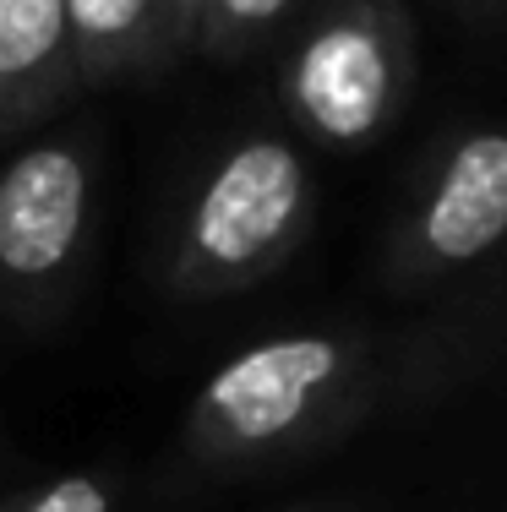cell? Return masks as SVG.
I'll return each mask as SVG.
<instances>
[{
	"label": "cell",
	"mask_w": 507,
	"mask_h": 512,
	"mask_svg": "<svg viewBox=\"0 0 507 512\" xmlns=\"http://www.w3.org/2000/svg\"><path fill=\"white\" fill-rule=\"evenodd\" d=\"M159 17H164L169 55H180L186 44H197V17H202V0H159Z\"/></svg>",
	"instance_id": "cell-10"
},
{
	"label": "cell",
	"mask_w": 507,
	"mask_h": 512,
	"mask_svg": "<svg viewBox=\"0 0 507 512\" xmlns=\"http://www.w3.org/2000/svg\"><path fill=\"white\" fill-rule=\"evenodd\" d=\"M77 88L66 0H0V142L60 115Z\"/></svg>",
	"instance_id": "cell-6"
},
{
	"label": "cell",
	"mask_w": 507,
	"mask_h": 512,
	"mask_svg": "<svg viewBox=\"0 0 507 512\" xmlns=\"http://www.w3.org/2000/svg\"><path fill=\"white\" fill-rule=\"evenodd\" d=\"M415 33L398 0H338L300 39L284 71L295 120L328 148L371 142L409 99Z\"/></svg>",
	"instance_id": "cell-2"
},
{
	"label": "cell",
	"mask_w": 507,
	"mask_h": 512,
	"mask_svg": "<svg viewBox=\"0 0 507 512\" xmlns=\"http://www.w3.org/2000/svg\"><path fill=\"white\" fill-rule=\"evenodd\" d=\"M349 371V344L333 333L262 338L208 376L191 409V447L202 458H257L300 436Z\"/></svg>",
	"instance_id": "cell-3"
},
{
	"label": "cell",
	"mask_w": 507,
	"mask_h": 512,
	"mask_svg": "<svg viewBox=\"0 0 507 512\" xmlns=\"http://www.w3.org/2000/svg\"><path fill=\"white\" fill-rule=\"evenodd\" d=\"M507 240V131H475L448 153L409 229V267H464Z\"/></svg>",
	"instance_id": "cell-5"
},
{
	"label": "cell",
	"mask_w": 507,
	"mask_h": 512,
	"mask_svg": "<svg viewBox=\"0 0 507 512\" xmlns=\"http://www.w3.org/2000/svg\"><path fill=\"white\" fill-rule=\"evenodd\" d=\"M93 169L77 142H33L0 169V295L44 306L88 240Z\"/></svg>",
	"instance_id": "cell-4"
},
{
	"label": "cell",
	"mask_w": 507,
	"mask_h": 512,
	"mask_svg": "<svg viewBox=\"0 0 507 512\" xmlns=\"http://www.w3.org/2000/svg\"><path fill=\"white\" fill-rule=\"evenodd\" d=\"M66 33L82 88L169 60L159 0H66Z\"/></svg>",
	"instance_id": "cell-7"
},
{
	"label": "cell",
	"mask_w": 507,
	"mask_h": 512,
	"mask_svg": "<svg viewBox=\"0 0 507 512\" xmlns=\"http://www.w3.org/2000/svg\"><path fill=\"white\" fill-rule=\"evenodd\" d=\"M311 213V169L284 137H251L219 158L175 240L180 295L213 300L268 278Z\"/></svg>",
	"instance_id": "cell-1"
},
{
	"label": "cell",
	"mask_w": 507,
	"mask_h": 512,
	"mask_svg": "<svg viewBox=\"0 0 507 512\" xmlns=\"http://www.w3.org/2000/svg\"><path fill=\"white\" fill-rule=\"evenodd\" d=\"M295 0H202L197 39L213 55H246L289 17Z\"/></svg>",
	"instance_id": "cell-8"
},
{
	"label": "cell",
	"mask_w": 507,
	"mask_h": 512,
	"mask_svg": "<svg viewBox=\"0 0 507 512\" xmlns=\"http://www.w3.org/2000/svg\"><path fill=\"white\" fill-rule=\"evenodd\" d=\"M0 512H115V502L99 474H60V480L39 485V491H22Z\"/></svg>",
	"instance_id": "cell-9"
}]
</instances>
